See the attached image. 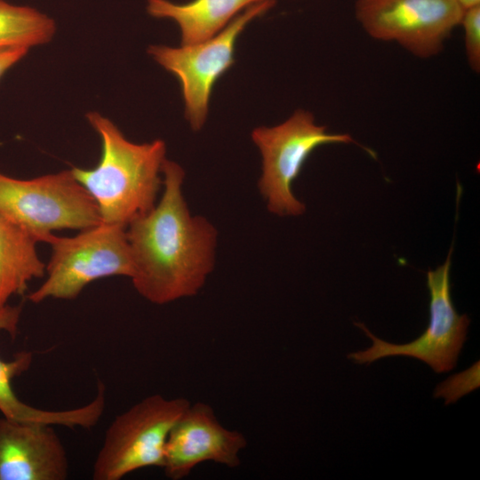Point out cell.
Listing matches in <instances>:
<instances>
[{"mask_svg":"<svg viewBox=\"0 0 480 480\" xmlns=\"http://www.w3.org/2000/svg\"><path fill=\"white\" fill-rule=\"evenodd\" d=\"M452 247L446 260L427 273L429 291V324L415 340L393 344L374 336L362 323L355 325L372 339V346L364 351L350 353L348 358L356 364H371L382 357L405 356L428 364L436 372H447L456 366L470 323L466 314L459 315L451 296L450 270Z\"/></svg>","mask_w":480,"mask_h":480,"instance_id":"obj_9","label":"cell"},{"mask_svg":"<svg viewBox=\"0 0 480 480\" xmlns=\"http://www.w3.org/2000/svg\"><path fill=\"white\" fill-rule=\"evenodd\" d=\"M247 440L220 424L209 404H190L172 428L163 469L172 480L187 477L199 464L212 461L230 468L240 465Z\"/></svg>","mask_w":480,"mask_h":480,"instance_id":"obj_10","label":"cell"},{"mask_svg":"<svg viewBox=\"0 0 480 480\" xmlns=\"http://www.w3.org/2000/svg\"><path fill=\"white\" fill-rule=\"evenodd\" d=\"M56 29L55 20L41 11L0 0V48L45 44Z\"/></svg>","mask_w":480,"mask_h":480,"instance_id":"obj_15","label":"cell"},{"mask_svg":"<svg viewBox=\"0 0 480 480\" xmlns=\"http://www.w3.org/2000/svg\"><path fill=\"white\" fill-rule=\"evenodd\" d=\"M51 257L46 279L27 298L33 303L47 299L75 300L95 280L133 274L126 228L100 222L74 236L52 234L47 240Z\"/></svg>","mask_w":480,"mask_h":480,"instance_id":"obj_3","label":"cell"},{"mask_svg":"<svg viewBox=\"0 0 480 480\" xmlns=\"http://www.w3.org/2000/svg\"><path fill=\"white\" fill-rule=\"evenodd\" d=\"M354 12L371 37L428 59L443 50L463 9L452 0H356Z\"/></svg>","mask_w":480,"mask_h":480,"instance_id":"obj_8","label":"cell"},{"mask_svg":"<svg viewBox=\"0 0 480 480\" xmlns=\"http://www.w3.org/2000/svg\"><path fill=\"white\" fill-rule=\"evenodd\" d=\"M85 117L100 137V157L93 168L72 167L71 172L96 203L101 222L126 228L156 204L163 187L165 143L159 139L132 142L97 111Z\"/></svg>","mask_w":480,"mask_h":480,"instance_id":"obj_2","label":"cell"},{"mask_svg":"<svg viewBox=\"0 0 480 480\" xmlns=\"http://www.w3.org/2000/svg\"><path fill=\"white\" fill-rule=\"evenodd\" d=\"M261 0H147V12L156 19L173 20L180 28L181 45L213 37L239 13Z\"/></svg>","mask_w":480,"mask_h":480,"instance_id":"obj_13","label":"cell"},{"mask_svg":"<svg viewBox=\"0 0 480 480\" xmlns=\"http://www.w3.org/2000/svg\"><path fill=\"white\" fill-rule=\"evenodd\" d=\"M28 50L24 47L0 48V80L10 68L27 55Z\"/></svg>","mask_w":480,"mask_h":480,"instance_id":"obj_17","label":"cell"},{"mask_svg":"<svg viewBox=\"0 0 480 480\" xmlns=\"http://www.w3.org/2000/svg\"><path fill=\"white\" fill-rule=\"evenodd\" d=\"M276 0H261L239 13L222 31L205 41L172 47L149 45L148 54L180 81L184 116L194 132L205 124L216 82L235 63L237 38L246 26L264 15Z\"/></svg>","mask_w":480,"mask_h":480,"instance_id":"obj_7","label":"cell"},{"mask_svg":"<svg viewBox=\"0 0 480 480\" xmlns=\"http://www.w3.org/2000/svg\"><path fill=\"white\" fill-rule=\"evenodd\" d=\"M52 425L0 418V480H65L69 462Z\"/></svg>","mask_w":480,"mask_h":480,"instance_id":"obj_11","label":"cell"},{"mask_svg":"<svg viewBox=\"0 0 480 480\" xmlns=\"http://www.w3.org/2000/svg\"><path fill=\"white\" fill-rule=\"evenodd\" d=\"M36 240L20 227L0 216V308L16 295H24L28 283L45 275Z\"/></svg>","mask_w":480,"mask_h":480,"instance_id":"obj_14","label":"cell"},{"mask_svg":"<svg viewBox=\"0 0 480 480\" xmlns=\"http://www.w3.org/2000/svg\"><path fill=\"white\" fill-rule=\"evenodd\" d=\"M21 306L5 305L0 308V331L12 338L17 335ZM33 353L20 351L12 360L0 358V412L4 417L29 423L62 426L65 428H93L103 415L106 407V389L98 382L97 394L87 404L61 411L43 410L22 402L15 394L12 380L28 371L33 362Z\"/></svg>","mask_w":480,"mask_h":480,"instance_id":"obj_12","label":"cell"},{"mask_svg":"<svg viewBox=\"0 0 480 480\" xmlns=\"http://www.w3.org/2000/svg\"><path fill=\"white\" fill-rule=\"evenodd\" d=\"M0 216L46 243L56 230H83L101 222L98 207L71 169L29 180L0 172Z\"/></svg>","mask_w":480,"mask_h":480,"instance_id":"obj_4","label":"cell"},{"mask_svg":"<svg viewBox=\"0 0 480 480\" xmlns=\"http://www.w3.org/2000/svg\"><path fill=\"white\" fill-rule=\"evenodd\" d=\"M190 404L184 397L152 395L108 426L92 468L94 480H120L145 468H163L169 434Z\"/></svg>","mask_w":480,"mask_h":480,"instance_id":"obj_5","label":"cell"},{"mask_svg":"<svg viewBox=\"0 0 480 480\" xmlns=\"http://www.w3.org/2000/svg\"><path fill=\"white\" fill-rule=\"evenodd\" d=\"M252 140L261 156L258 187L268 212L278 216L302 214L305 204L292 192V183L309 155L326 144L356 143L348 133H329L325 125L316 124L314 115L297 109L280 124L260 126Z\"/></svg>","mask_w":480,"mask_h":480,"instance_id":"obj_6","label":"cell"},{"mask_svg":"<svg viewBox=\"0 0 480 480\" xmlns=\"http://www.w3.org/2000/svg\"><path fill=\"white\" fill-rule=\"evenodd\" d=\"M463 10L480 5V0H452Z\"/></svg>","mask_w":480,"mask_h":480,"instance_id":"obj_18","label":"cell"},{"mask_svg":"<svg viewBox=\"0 0 480 480\" xmlns=\"http://www.w3.org/2000/svg\"><path fill=\"white\" fill-rule=\"evenodd\" d=\"M460 26L464 30L465 52L470 68L480 72V5L463 10Z\"/></svg>","mask_w":480,"mask_h":480,"instance_id":"obj_16","label":"cell"},{"mask_svg":"<svg viewBox=\"0 0 480 480\" xmlns=\"http://www.w3.org/2000/svg\"><path fill=\"white\" fill-rule=\"evenodd\" d=\"M162 176L160 200L126 226L133 287L157 305L198 293L213 269L218 236L209 220L190 213L182 193L184 169L166 158Z\"/></svg>","mask_w":480,"mask_h":480,"instance_id":"obj_1","label":"cell"}]
</instances>
